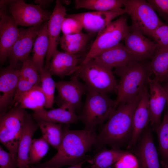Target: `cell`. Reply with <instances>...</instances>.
<instances>
[{
	"label": "cell",
	"instance_id": "6da1fadb",
	"mask_svg": "<svg viewBox=\"0 0 168 168\" xmlns=\"http://www.w3.org/2000/svg\"><path fill=\"white\" fill-rule=\"evenodd\" d=\"M141 94L117 107L97 135L94 143L96 147L107 145L112 148L120 149L128 145L132 136L133 114Z\"/></svg>",
	"mask_w": 168,
	"mask_h": 168
},
{
	"label": "cell",
	"instance_id": "7a4b0ae2",
	"mask_svg": "<svg viewBox=\"0 0 168 168\" xmlns=\"http://www.w3.org/2000/svg\"><path fill=\"white\" fill-rule=\"evenodd\" d=\"M69 124L63 128V136L56 153L38 165L39 168L72 166L87 160L86 153L94 144L97 136L94 130H70Z\"/></svg>",
	"mask_w": 168,
	"mask_h": 168
},
{
	"label": "cell",
	"instance_id": "3957f363",
	"mask_svg": "<svg viewBox=\"0 0 168 168\" xmlns=\"http://www.w3.org/2000/svg\"><path fill=\"white\" fill-rule=\"evenodd\" d=\"M115 68L114 73L120 78L114 100L117 108L141 94L148 82V72L147 67L137 61Z\"/></svg>",
	"mask_w": 168,
	"mask_h": 168
},
{
	"label": "cell",
	"instance_id": "277c9868",
	"mask_svg": "<svg viewBox=\"0 0 168 168\" xmlns=\"http://www.w3.org/2000/svg\"><path fill=\"white\" fill-rule=\"evenodd\" d=\"M75 76L84 82L87 91L107 94L117 93L118 83L112 70L99 64L93 59L80 65Z\"/></svg>",
	"mask_w": 168,
	"mask_h": 168
},
{
	"label": "cell",
	"instance_id": "5b68a950",
	"mask_svg": "<svg viewBox=\"0 0 168 168\" xmlns=\"http://www.w3.org/2000/svg\"><path fill=\"white\" fill-rule=\"evenodd\" d=\"M116 108L115 100L107 94L87 91L79 119L84 124V129L94 130L96 126L108 120Z\"/></svg>",
	"mask_w": 168,
	"mask_h": 168
},
{
	"label": "cell",
	"instance_id": "8992f818",
	"mask_svg": "<svg viewBox=\"0 0 168 168\" xmlns=\"http://www.w3.org/2000/svg\"><path fill=\"white\" fill-rule=\"evenodd\" d=\"M130 30L124 16L111 22L98 33L80 65L85 64L103 51L120 43Z\"/></svg>",
	"mask_w": 168,
	"mask_h": 168
},
{
	"label": "cell",
	"instance_id": "52a82bcc",
	"mask_svg": "<svg viewBox=\"0 0 168 168\" xmlns=\"http://www.w3.org/2000/svg\"><path fill=\"white\" fill-rule=\"evenodd\" d=\"M27 113L25 109L18 105L0 116V142L17 158L19 144Z\"/></svg>",
	"mask_w": 168,
	"mask_h": 168
},
{
	"label": "cell",
	"instance_id": "ba28073f",
	"mask_svg": "<svg viewBox=\"0 0 168 168\" xmlns=\"http://www.w3.org/2000/svg\"><path fill=\"white\" fill-rule=\"evenodd\" d=\"M124 6L131 18V30L151 37L154 30L164 24L147 1L125 0Z\"/></svg>",
	"mask_w": 168,
	"mask_h": 168
},
{
	"label": "cell",
	"instance_id": "9c48e42d",
	"mask_svg": "<svg viewBox=\"0 0 168 168\" xmlns=\"http://www.w3.org/2000/svg\"><path fill=\"white\" fill-rule=\"evenodd\" d=\"M8 13L18 25L30 27L48 21L52 12L42 8L38 4L27 3L22 0H14L9 6Z\"/></svg>",
	"mask_w": 168,
	"mask_h": 168
},
{
	"label": "cell",
	"instance_id": "30bf717a",
	"mask_svg": "<svg viewBox=\"0 0 168 168\" xmlns=\"http://www.w3.org/2000/svg\"><path fill=\"white\" fill-rule=\"evenodd\" d=\"M42 24L26 29L19 28L18 37L7 57L9 66L16 68L19 63H23L29 57Z\"/></svg>",
	"mask_w": 168,
	"mask_h": 168
},
{
	"label": "cell",
	"instance_id": "8fae6325",
	"mask_svg": "<svg viewBox=\"0 0 168 168\" xmlns=\"http://www.w3.org/2000/svg\"><path fill=\"white\" fill-rule=\"evenodd\" d=\"M125 13V9L121 8L109 11H93L67 15L78 20L83 28L92 34L98 33L114 19Z\"/></svg>",
	"mask_w": 168,
	"mask_h": 168
},
{
	"label": "cell",
	"instance_id": "7c38bea8",
	"mask_svg": "<svg viewBox=\"0 0 168 168\" xmlns=\"http://www.w3.org/2000/svg\"><path fill=\"white\" fill-rule=\"evenodd\" d=\"M132 152L138 162V168H161L151 129L148 126L143 131Z\"/></svg>",
	"mask_w": 168,
	"mask_h": 168
},
{
	"label": "cell",
	"instance_id": "4fadbf2b",
	"mask_svg": "<svg viewBox=\"0 0 168 168\" xmlns=\"http://www.w3.org/2000/svg\"><path fill=\"white\" fill-rule=\"evenodd\" d=\"M76 76L72 77L69 81H62L56 82V88L58 92V104L59 106L65 105L75 110L82 105V98L87 92L84 83H81Z\"/></svg>",
	"mask_w": 168,
	"mask_h": 168
},
{
	"label": "cell",
	"instance_id": "5bb4252c",
	"mask_svg": "<svg viewBox=\"0 0 168 168\" xmlns=\"http://www.w3.org/2000/svg\"><path fill=\"white\" fill-rule=\"evenodd\" d=\"M18 25L5 9L0 11V62L4 63L18 37Z\"/></svg>",
	"mask_w": 168,
	"mask_h": 168
},
{
	"label": "cell",
	"instance_id": "9a60e30c",
	"mask_svg": "<svg viewBox=\"0 0 168 168\" xmlns=\"http://www.w3.org/2000/svg\"><path fill=\"white\" fill-rule=\"evenodd\" d=\"M66 14L65 7L60 1H56L54 7L47 23L49 46L45 57L44 67L47 68L53 54L57 50V47L61 37L60 35L62 23Z\"/></svg>",
	"mask_w": 168,
	"mask_h": 168
},
{
	"label": "cell",
	"instance_id": "2e32d148",
	"mask_svg": "<svg viewBox=\"0 0 168 168\" xmlns=\"http://www.w3.org/2000/svg\"><path fill=\"white\" fill-rule=\"evenodd\" d=\"M20 69L9 66L2 68L0 73V115L12 104L20 78Z\"/></svg>",
	"mask_w": 168,
	"mask_h": 168
},
{
	"label": "cell",
	"instance_id": "e0dca14e",
	"mask_svg": "<svg viewBox=\"0 0 168 168\" xmlns=\"http://www.w3.org/2000/svg\"><path fill=\"white\" fill-rule=\"evenodd\" d=\"M124 40L125 47L137 61L152 56L157 49L154 41L151 40L139 32L131 30Z\"/></svg>",
	"mask_w": 168,
	"mask_h": 168
},
{
	"label": "cell",
	"instance_id": "ac0fdd59",
	"mask_svg": "<svg viewBox=\"0 0 168 168\" xmlns=\"http://www.w3.org/2000/svg\"><path fill=\"white\" fill-rule=\"evenodd\" d=\"M149 94L147 86L143 89L133 117V131L131 139L127 145L130 149L136 144L143 131L150 122Z\"/></svg>",
	"mask_w": 168,
	"mask_h": 168
},
{
	"label": "cell",
	"instance_id": "d6986e66",
	"mask_svg": "<svg viewBox=\"0 0 168 168\" xmlns=\"http://www.w3.org/2000/svg\"><path fill=\"white\" fill-rule=\"evenodd\" d=\"M92 59L110 70L137 61L121 43L103 51Z\"/></svg>",
	"mask_w": 168,
	"mask_h": 168
},
{
	"label": "cell",
	"instance_id": "ffe728a7",
	"mask_svg": "<svg viewBox=\"0 0 168 168\" xmlns=\"http://www.w3.org/2000/svg\"><path fill=\"white\" fill-rule=\"evenodd\" d=\"M39 127L33 116L27 113L17 153L18 168H29V154L33 137Z\"/></svg>",
	"mask_w": 168,
	"mask_h": 168
},
{
	"label": "cell",
	"instance_id": "44dd1931",
	"mask_svg": "<svg viewBox=\"0 0 168 168\" xmlns=\"http://www.w3.org/2000/svg\"><path fill=\"white\" fill-rule=\"evenodd\" d=\"M79 62L77 55L57 49L52 56L48 69L51 75L63 78L74 73L80 66Z\"/></svg>",
	"mask_w": 168,
	"mask_h": 168
},
{
	"label": "cell",
	"instance_id": "7402d4cb",
	"mask_svg": "<svg viewBox=\"0 0 168 168\" xmlns=\"http://www.w3.org/2000/svg\"><path fill=\"white\" fill-rule=\"evenodd\" d=\"M150 122L153 127L159 125L161 114L167 101V94L159 82H148Z\"/></svg>",
	"mask_w": 168,
	"mask_h": 168
},
{
	"label": "cell",
	"instance_id": "603a6c76",
	"mask_svg": "<svg viewBox=\"0 0 168 168\" xmlns=\"http://www.w3.org/2000/svg\"><path fill=\"white\" fill-rule=\"evenodd\" d=\"M32 116L34 119L51 123L69 125L76 124L79 120L78 116L76 113V110L64 105L48 110L44 108L34 111Z\"/></svg>",
	"mask_w": 168,
	"mask_h": 168
},
{
	"label": "cell",
	"instance_id": "cb8c5ba5",
	"mask_svg": "<svg viewBox=\"0 0 168 168\" xmlns=\"http://www.w3.org/2000/svg\"><path fill=\"white\" fill-rule=\"evenodd\" d=\"M147 68L148 78L153 76L148 82L165 80L168 74V47L157 49Z\"/></svg>",
	"mask_w": 168,
	"mask_h": 168
},
{
	"label": "cell",
	"instance_id": "d4e9b609",
	"mask_svg": "<svg viewBox=\"0 0 168 168\" xmlns=\"http://www.w3.org/2000/svg\"><path fill=\"white\" fill-rule=\"evenodd\" d=\"M45 103V95L39 85L34 86L21 95L13 104L14 106L18 105L25 109H30L35 111L44 108Z\"/></svg>",
	"mask_w": 168,
	"mask_h": 168
},
{
	"label": "cell",
	"instance_id": "484cf974",
	"mask_svg": "<svg viewBox=\"0 0 168 168\" xmlns=\"http://www.w3.org/2000/svg\"><path fill=\"white\" fill-rule=\"evenodd\" d=\"M46 21L43 24L35 40L32 49V60L34 65L39 72L44 67L45 57L49 46V40Z\"/></svg>",
	"mask_w": 168,
	"mask_h": 168
},
{
	"label": "cell",
	"instance_id": "4316f807",
	"mask_svg": "<svg viewBox=\"0 0 168 168\" xmlns=\"http://www.w3.org/2000/svg\"><path fill=\"white\" fill-rule=\"evenodd\" d=\"M92 35L81 32L73 34L63 35L59 44L64 51L77 55L85 50Z\"/></svg>",
	"mask_w": 168,
	"mask_h": 168
},
{
	"label": "cell",
	"instance_id": "83f0119b",
	"mask_svg": "<svg viewBox=\"0 0 168 168\" xmlns=\"http://www.w3.org/2000/svg\"><path fill=\"white\" fill-rule=\"evenodd\" d=\"M130 152V151L118 148L104 149L87 161L91 164L90 168H109L124 156Z\"/></svg>",
	"mask_w": 168,
	"mask_h": 168
},
{
	"label": "cell",
	"instance_id": "f1b7e54d",
	"mask_svg": "<svg viewBox=\"0 0 168 168\" xmlns=\"http://www.w3.org/2000/svg\"><path fill=\"white\" fill-rule=\"evenodd\" d=\"M34 119L41 130L42 137L57 150L63 138L62 124L48 122L38 119Z\"/></svg>",
	"mask_w": 168,
	"mask_h": 168
},
{
	"label": "cell",
	"instance_id": "f546056e",
	"mask_svg": "<svg viewBox=\"0 0 168 168\" xmlns=\"http://www.w3.org/2000/svg\"><path fill=\"white\" fill-rule=\"evenodd\" d=\"M125 0H75L76 9L83 8L96 11H107L122 8Z\"/></svg>",
	"mask_w": 168,
	"mask_h": 168
},
{
	"label": "cell",
	"instance_id": "4dcf8cb0",
	"mask_svg": "<svg viewBox=\"0 0 168 168\" xmlns=\"http://www.w3.org/2000/svg\"><path fill=\"white\" fill-rule=\"evenodd\" d=\"M153 129L158 136L161 163L164 168H168V116L166 114L162 122Z\"/></svg>",
	"mask_w": 168,
	"mask_h": 168
},
{
	"label": "cell",
	"instance_id": "1f68e13d",
	"mask_svg": "<svg viewBox=\"0 0 168 168\" xmlns=\"http://www.w3.org/2000/svg\"><path fill=\"white\" fill-rule=\"evenodd\" d=\"M40 86L46 98L44 107L52 108L54 101L55 83L51 77L48 68L44 67L39 71Z\"/></svg>",
	"mask_w": 168,
	"mask_h": 168
},
{
	"label": "cell",
	"instance_id": "d6a6232c",
	"mask_svg": "<svg viewBox=\"0 0 168 168\" xmlns=\"http://www.w3.org/2000/svg\"><path fill=\"white\" fill-rule=\"evenodd\" d=\"M49 145L42 137L39 138L33 139L29 154L30 166L40 162L48 152Z\"/></svg>",
	"mask_w": 168,
	"mask_h": 168
},
{
	"label": "cell",
	"instance_id": "836d02e7",
	"mask_svg": "<svg viewBox=\"0 0 168 168\" xmlns=\"http://www.w3.org/2000/svg\"><path fill=\"white\" fill-rule=\"evenodd\" d=\"M20 75L34 86L39 85L40 82L39 72L34 65L32 58L29 57L22 63L20 69Z\"/></svg>",
	"mask_w": 168,
	"mask_h": 168
},
{
	"label": "cell",
	"instance_id": "e575fe53",
	"mask_svg": "<svg viewBox=\"0 0 168 168\" xmlns=\"http://www.w3.org/2000/svg\"><path fill=\"white\" fill-rule=\"evenodd\" d=\"M83 29L80 22L77 19L66 15L62 24L63 35H71L81 32Z\"/></svg>",
	"mask_w": 168,
	"mask_h": 168
},
{
	"label": "cell",
	"instance_id": "d590c367",
	"mask_svg": "<svg viewBox=\"0 0 168 168\" xmlns=\"http://www.w3.org/2000/svg\"><path fill=\"white\" fill-rule=\"evenodd\" d=\"M151 37L156 44L157 49L168 47V25L164 23L159 26L153 32Z\"/></svg>",
	"mask_w": 168,
	"mask_h": 168
},
{
	"label": "cell",
	"instance_id": "8d00e7d4",
	"mask_svg": "<svg viewBox=\"0 0 168 168\" xmlns=\"http://www.w3.org/2000/svg\"><path fill=\"white\" fill-rule=\"evenodd\" d=\"M0 168H18L17 158L0 146Z\"/></svg>",
	"mask_w": 168,
	"mask_h": 168
},
{
	"label": "cell",
	"instance_id": "74e56055",
	"mask_svg": "<svg viewBox=\"0 0 168 168\" xmlns=\"http://www.w3.org/2000/svg\"><path fill=\"white\" fill-rule=\"evenodd\" d=\"M114 168H138V160L130 152L123 156L114 164Z\"/></svg>",
	"mask_w": 168,
	"mask_h": 168
},
{
	"label": "cell",
	"instance_id": "f35d334b",
	"mask_svg": "<svg viewBox=\"0 0 168 168\" xmlns=\"http://www.w3.org/2000/svg\"><path fill=\"white\" fill-rule=\"evenodd\" d=\"M155 11L168 21V0L147 1Z\"/></svg>",
	"mask_w": 168,
	"mask_h": 168
},
{
	"label": "cell",
	"instance_id": "ab89813d",
	"mask_svg": "<svg viewBox=\"0 0 168 168\" xmlns=\"http://www.w3.org/2000/svg\"><path fill=\"white\" fill-rule=\"evenodd\" d=\"M34 86L25 78L20 76L12 104L21 95L28 91Z\"/></svg>",
	"mask_w": 168,
	"mask_h": 168
},
{
	"label": "cell",
	"instance_id": "60d3db41",
	"mask_svg": "<svg viewBox=\"0 0 168 168\" xmlns=\"http://www.w3.org/2000/svg\"><path fill=\"white\" fill-rule=\"evenodd\" d=\"M53 2V1L51 0H35L34 2L43 9L48 6Z\"/></svg>",
	"mask_w": 168,
	"mask_h": 168
},
{
	"label": "cell",
	"instance_id": "b9f144b4",
	"mask_svg": "<svg viewBox=\"0 0 168 168\" xmlns=\"http://www.w3.org/2000/svg\"><path fill=\"white\" fill-rule=\"evenodd\" d=\"M84 162L71 166L68 168H82V165Z\"/></svg>",
	"mask_w": 168,
	"mask_h": 168
},
{
	"label": "cell",
	"instance_id": "7bdbcfd3",
	"mask_svg": "<svg viewBox=\"0 0 168 168\" xmlns=\"http://www.w3.org/2000/svg\"><path fill=\"white\" fill-rule=\"evenodd\" d=\"M166 92L168 94V82L163 86Z\"/></svg>",
	"mask_w": 168,
	"mask_h": 168
},
{
	"label": "cell",
	"instance_id": "ee69618b",
	"mask_svg": "<svg viewBox=\"0 0 168 168\" xmlns=\"http://www.w3.org/2000/svg\"><path fill=\"white\" fill-rule=\"evenodd\" d=\"M167 94V107H168V110H167V113H166V114H167V115L168 116V94Z\"/></svg>",
	"mask_w": 168,
	"mask_h": 168
},
{
	"label": "cell",
	"instance_id": "f6af8a7d",
	"mask_svg": "<svg viewBox=\"0 0 168 168\" xmlns=\"http://www.w3.org/2000/svg\"><path fill=\"white\" fill-rule=\"evenodd\" d=\"M59 167L58 166H54L52 167H46L43 168H59Z\"/></svg>",
	"mask_w": 168,
	"mask_h": 168
},
{
	"label": "cell",
	"instance_id": "bcb514c9",
	"mask_svg": "<svg viewBox=\"0 0 168 168\" xmlns=\"http://www.w3.org/2000/svg\"><path fill=\"white\" fill-rule=\"evenodd\" d=\"M168 79V74H167V76L166 77L165 80H166V79Z\"/></svg>",
	"mask_w": 168,
	"mask_h": 168
}]
</instances>
